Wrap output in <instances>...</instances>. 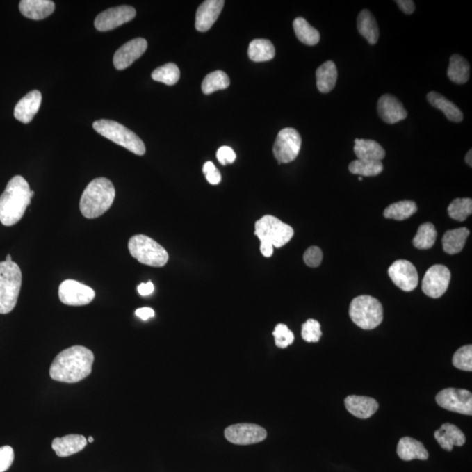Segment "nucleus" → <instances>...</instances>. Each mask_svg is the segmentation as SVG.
<instances>
[{
  "label": "nucleus",
  "instance_id": "obj_1",
  "mask_svg": "<svg viewBox=\"0 0 472 472\" xmlns=\"http://www.w3.org/2000/svg\"><path fill=\"white\" fill-rule=\"evenodd\" d=\"M94 355L90 349L74 345L56 356L50 366V377L56 382H79L92 372Z\"/></svg>",
  "mask_w": 472,
  "mask_h": 472
},
{
  "label": "nucleus",
  "instance_id": "obj_2",
  "mask_svg": "<svg viewBox=\"0 0 472 472\" xmlns=\"http://www.w3.org/2000/svg\"><path fill=\"white\" fill-rule=\"evenodd\" d=\"M35 192L22 176L10 179L4 193L0 196V222L6 227L18 223L31 204Z\"/></svg>",
  "mask_w": 472,
  "mask_h": 472
},
{
  "label": "nucleus",
  "instance_id": "obj_3",
  "mask_svg": "<svg viewBox=\"0 0 472 472\" xmlns=\"http://www.w3.org/2000/svg\"><path fill=\"white\" fill-rule=\"evenodd\" d=\"M113 183L106 178L93 179L85 188L80 200V211L85 218L96 219L104 215L114 202Z\"/></svg>",
  "mask_w": 472,
  "mask_h": 472
},
{
  "label": "nucleus",
  "instance_id": "obj_4",
  "mask_svg": "<svg viewBox=\"0 0 472 472\" xmlns=\"http://www.w3.org/2000/svg\"><path fill=\"white\" fill-rule=\"evenodd\" d=\"M22 284V273L15 261L0 263V314H8L16 307Z\"/></svg>",
  "mask_w": 472,
  "mask_h": 472
},
{
  "label": "nucleus",
  "instance_id": "obj_5",
  "mask_svg": "<svg viewBox=\"0 0 472 472\" xmlns=\"http://www.w3.org/2000/svg\"><path fill=\"white\" fill-rule=\"evenodd\" d=\"M95 131L115 144L123 146L134 154L143 156L145 154V145L141 138L133 131L129 130L117 122L101 120L94 122Z\"/></svg>",
  "mask_w": 472,
  "mask_h": 472
},
{
  "label": "nucleus",
  "instance_id": "obj_6",
  "mask_svg": "<svg viewBox=\"0 0 472 472\" xmlns=\"http://www.w3.org/2000/svg\"><path fill=\"white\" fill-rule=\"evenodd\" d=\"M349 315L357 327L364 330H373L383 320V307L376 298L371 296L355 298L350 304Z\"/></svg>",
  "mask_w": 472,
  "mask_h": 472
},
{
  "label": "nucleus",
  "instance_id": "obj_7",
  "mask_svg": "<svg viewBox=\"0 0 472 472\" xmlns=\"http://www.w3.org/2000/svg\"><path fill=\"white\" fill-rule=\"evenodd\" d=\"M128 249L135 259L148 266L163 267L169 260L168 251L156 241L144 234L132 236L129 241Z\"/></svg>",
  "mask_w": 472,
  "mask_h": 472
},
{
  "label": "nucleus",
  "instance_id": "obj_8",
  "mask_svg": "<svg viewBox=\"0 0 472 472\" xmlns=\"http://www.w3.org/2000/svg\"><path fill=\"white\" fill-rule=\"evenodd\" d=\"M254 234L261 243H268L272 244L275 247H282L292 239L294 230L277 217L265 215L256 222Z\"/></svg>",
  "mask_w": 472,
  "mask_h": 472
},
{
  "label": "nucleus",
  "instance_id": "obj_9",
  "mask_svg": "<svg viewBox=\"0 0 472 472\" xmlns=\"http://www.w3.org/2000/svg\"><path fill=\"white\" fill-rule=\"evenodd\" d=\"M302 138L293 128H284L278 133L273 147L275 158L279 164H287L298 158L301 150Z\"/></svg>",
  "mask_w": 472,
  "mask_h": 472
},
{
  "label": "nucleus",
  "instance_id": "obj_10",
  "mask_svg": "<svg viewBox=\"0 0 472 472\" xmlns=\"http://www.w3.org/2000/svg\"><path fill=\"white\" fill-rule=\"evenodd\" d=\"M58 294L60 302L70 307H83L90 304L96 297V292L92 288L71 279L60 284Z\"/></svg>",
  "mask_w": 472,
  "mask_h": 472
},
{
  "label": "nucleus",
  "instance_id": "obj_11",
  "mask_svg": "<svg viewBox=\"0 0 472 472\" xmlns=\"http://www.w3.org/2000/svg\"><path fill=\"white\" fill-rule=\"evenodd\" d=\"M437 402L444 409L462 415H472V395L464 389H446L437 393Z\"/></svg>",
  "mask_w": 472,
  "mask_h": 472
},
{
  "label": "nucleus",
  "instance_id": "obj_12",
  "mask_svg": "<svg viewBox=\"0 0 472 472\" xmlns=\"http://www.w3.org/2000/svg\"><path fill=\"white\" fill-rule=\"evenodd\" d=\"M225 437L229 443L237 446H250L266 439L267 431L252 423H239L227 427Z\"/></svg>",
  "mask_w": 472,
  "mask_h": 472
},
{
  "label": "nucleus",
  "instance_id": "obj_13",
  "mask_svg": "<svg viewBox=\"0 0 472 472\" xmlns=\"http://www.w3.org/2000/svg\"><path fill=\"white\" fill-rule=\"evenodd\" d=\"M450 282V271L444 265L430 267L424 276L422 288L428 297L438 298L446 293Z\"/></svg>",
  "mask_w": 472,
  "mask_h": 472
},
{
  "label": "nucleus",
  "instance_id": "obj_14",
  "mask_svg": "<svg viewBox=\"0 0 472 472\" xmlns=\"http://www.w3.org/2000/svg\"><path fill=\"white\" fill-rule=\"evenodd\" d=\"M136 10L130 6H120L105 10L95 19V26L101 32L111 31L130 22L136 16Z\"/></svg>",
  "mask_w": 472,
  "mask_h": 472
},
{
  "label": "nucleus",
  "instance_id": "obj_15",
  "mask_svg": "<svg viewBox=\"0 0 472 472\" xmlns=\"http://www.w3.org/2000/svg\"><path fill=\"white\" fill-rule=\"evenodd\" d=\"M389 275L393 283L404 291H412L418 285V273L416 267L409 261H395L389 267Z\"/></svg>",
  "mask_w": 472,
  "mask_h": 472
},
{
  "label": "nucleus",
  "instance_id": "obj_16",
  "mask_svg": "<svg viewBox=\"0 0 472 472\" xmlns=\"http://www.w3.org/2000/svg\"><path fill=\"white\" fill-rule=\"evenodd\" d=\"M148 44L145 39L137 38L125 43L114 54L113 63L115 69L123 70L140 58L147 49Z\"/></svg>",
  "mask_w": 472,
  "mask_h": 472
},
{
  "label": "nucleus",
  "instance_id": "obj_17",
  "mask_svg": "<svg viewBox=\"0 0 472 472\" xmlns=\"http://www.w3.org/2000/svg\"><path fill=\"white\" fill-rule=\"evenodd\" d=\"M380 118L386 124H393L406 120L407 112L406 108L396 97L392 95H383L377 105Z\"/></svg>",
  "mask_w": 472,
  "mask_h": 472
},
{
  "label": "nucleus",
  "instance_id": "obj_18",
  "mask_svg": "<svg viewBox=\"0 0 472 472\" xmlns=\"http://www.w3.org/2000/svg\"><path fill=\"white\" fill-rule=\"evenodd\" d=\"M225 4L223 0H206L196 13L195 27L199 32H206L219 18Z\"/></svg>",
  "mask_w": 472,
  "mask_h": 472
},
{
  "label": "nucleus",
  "instance_id": "obj_19",
  "mask_svg": "<svg viewBox=\"0 0 472 472\" xmlns=\"http://www.w3.org/2000/svg\"><path fill=\"white\" fill-rule=\"evenodd\" d=\"M42 96L39 90H33L19 100L15 108V117L23 124H29L33 120L42 104Z\"/></svg>",
  "mask_w": 472,
  "mask_h": 472
},
{
  "label": "nucleus",
  "instance_id": "obj_20",
  "mask_svg": "<svg viewBox=\"0 0 472 472\" xmlns=\"http://www.w3.org/2000/svg\"><path fill=\"white\" fill-rule=\"evenodd\" d=\"M345 405L348 412L359 419L370 418L379 409L377 400L366 396H350L346 397Z\"/></svg>",
  "mask_w": 472,
  "mask_h": 472
},
{
  "label": "nucleus",
  "instance_id": "obj_21",
  "mask_svg": "<svg viewBox=\"0 0 472 472\" xmlns=\"http://www.w3.org/2000/svg\"><path fill=\"white\" fill-rule=\"evenodd\" d=\"M88 440L81 434H67L63 437L54 438L52 449L58 457H66L80 453L86 447Z\"/></svg>",
  "mask_w": 472,
  "mask_h": 472
},
{
  "label": "nucleus",
  "instance_id": "obj_22",
  "mask_svg": "<svg viewBox=\"0 0 472 472\" xmlns=\"http://www.w3.org/2000/svg\"><path fill=\"white\" fill-rule=\"evenodd\" d=\"M434 436L440 446L447 451L453 450L454 446H463L466 440L459 428L451 423H444Z\"/></svg>",
  "mask_w": 472,
  "mask_h": 472
},
{
  "label": "nucleus",
  "instance_id": "obj_23",
  "mask_svg": "<svg viewBox=\"0 0 472 472\" xmlns=\"http://www.w3.org/2000/svg\"><path fill=\"white\" fill-rule=\"evenodd\" d=\"M56 5L50 0H22L19 11L26 18L40 20L46 19L54 12Z\"/></svg>",
  "mask_w": 472,
  "mask_h": 472
},
{
  "label": "nucleus",
  "instance_id": "obj_24",
  "mask_svg": "<svg viewBox=\"0 0 472 472\" xmlns=\"http://www.w3.org/2000/svg\"><path fill=\"white\" fill-rule=\"evenodd\" d=\"M397 454L400 459L404 461L427 460L429 458V453L423 444L414 438L407 437L400 440L397 446Z\"/></svg>",
  "mask_w": 472,
  "mask_h": 472
},
{
  "label": "nucleus",
  "instance_id": "obj_25",
  "mask_svg": "<svg viewBox=\"0 0 472 472\" xmlns=\"http://www.w3.org/2000/svg\"><path fill=\"white\" fill-rule=\"evenodd\" d=\"M355 154L361 161H382L386 152L382 146L371 139H355Z\"/></svg>",
  "mask_w": 472,
  "mask_h": 472
},
{
  "label": "nucleus",
  "instance_id": "obj_26",
  "mask_svg": "<svg viewBox=\"0 0 472 472\" xmlns=\"http://www.w3.org/2000/svg\"><path fill=\"white\" fill-rule=\"evenodd\" d=\"M427 99L434 108L443 112L448 120L454 123H460L464 120V115L459 108L453 101L448 100L446 97L441 96L437 92H430L428 94Z\"/></svg>",
  "mask_w": 472,
  "mask_h": 472
},
{
  "label": "nucleus",
  "instance_id": "obj_27",
  "mask_svg": "<svg viewBox=\"0 0 472 472\" xmlns=\"http://www.w3.org/2000/svg\"><path fill=\"white\" fill-rule=\"evenodd\" d=\"M318 90L321 93L327 94L334 90L338 79V70L335 63L332 60L322 64L316 72Z\"/></svg>",
  "mask_w": 472,
  "mask_h": 472
},
{
  "label": "nucleus",
  "instance_id": "obj_28",
  "mask_svg": "<svg viewBox=\"0 0 472 472\" xmlns=\"http://www.w3.org/2000/svg\"><path fill=\"white\" fill-rule=\"evenodd\" d=\"M357 27L359 33L368 40L369 44L375 45L378 42L380 31L375 16L368 10H363L358 16Z\"/></svg>",
  "mask_w": 472,
  "mask_h": 472
},
{
  "label": "nucleus",
  "instance_id": "obj_29",
  "mask_svg": "<svg viewBox=\"0 0 472 472\" xmlns=\"http://www.w3.org/2000/svg\"><path fill=\"white\" fill-rule=\"evenodd\" d=\"M470 231L466 227L447 231L443 237V250L447 254H455L464 249Z\"/></svg>",
  "mask_w": 472,
  "mask_h": 472
},
{
  "label": "nucleus",
  "instance_id": "obj_30",
  "mask_svg": "<svg viewBox=\"0 0 472 472\" xmlns=\"http://www.w3.org/2000/svg\"><path fill=\"white\" fill-rule=\"evenodd\" d=\"M450 81L457 84L466 83L470 77V65L465 58L459 54H454L450 57V66L447 71Z\"/></svg>",
  "mask_w": 472,
  "mask_h": 472
},
{
  "label": "nucleus",
  "instance_id": "obj_31",
  "mask_svg": "<svg viewBox=\"0 0 472 472\" xmlns=\"http://www.w3.org/2000/svg\"><path fill=\"white\" fill-rule=\"evenodd\" d=\"M249 57L256 63L268 62L272 60L276 54L273 44L268 40H254L249 47Z\"/></svg>",
  "mask_w": 472,
  "mask_h": 472
},
{
  "label": "nucleus",
  "instance_id": "obj_32",
  "mask_svg": "<svg viewBox=\"0 0 472 472\" xmlns=\"http://www.w3.org/2000/svg\"><path fill=\"white\" fill-rule=\"evenodd\" d=\"M293 29L298 39L308 46H315L320 40V33L311 26L304 18H297L293 22Z\"/></svg>",
  "mask_w": 472,
  "mask_h": 472
},
{
  "label": "nucleus",
  "instance_id": "obj_33",
  "mask_svg": "<svg viewBox=\"0 0 472 472\" xmlns=\"http://www.w3.org/2000/svg\"><path fill=\"white\" fill-rule=\"evenodd\" d=\"M417 212L416 204L411 200H402L392 204L385 209L384 217L386 219L404 220L409 219Z\"/></svg>",
  "mask_w": 472,
  "mask_h": 472
},
{
  "label": "nucleus",
  "instance_id": "obj_34",
  "mask_svg": "<svg viewBox=\"0 0 472 472\" xmlns=\"http://www.w3.org/2000/svg\"><path fill=\"white\" fill-rule=\"evenodd\" d=\"M229 85L230 80L227 74L223 71L217 70L206 76L202 88L204 94L210 95L215 91L225 90Z\"/></svg>",
  "mask_w": 472,
  "mask_h": 472
},
{
  "label": "nucleus",
  "instance_id": "obj_35",
  "mask_svg": "<svg viewBox=\"0 0 472 472\" xmlns=\"http://www.w3.org/2000/svg\"><path fill=\"white\" fill-rule=\"evenodd\" d=\"M436 227L431 223H424L419 227L413 239L414 246L419 250H429L434 246L437 240Z\"/></svg>",
  "mask_w": 472,
  "mask_h": 472
},
{
  "label": "nucleus",
  "instance_id": "obj_36",
  "mask_svg": "<svg viewBox=\"0 0 472 472\" xmlns=\"http://www.w3.org/2000/svg\"><path fill=\"white\" fill-rule=\"evenodd\" d=\"M349 171L352 174L359 176H377L383 171V164L382 161H352L349 165Z\"/></svg>",
  "mask_w": 472,
  "mask_h": 472
},
{
  "label": "nucleus",
  "instance_id": "obj_37",
  "mask_svg": "<svg viewBox=\"0 0 472 472\" xmlns=\"http://www.w3.org/2000/svg\"><path fill=\"white\" fill-rule=\"evenodd\" d=\"M179 77H181V71L174 63H168L159 67L152 74V79L169 85V86L178 83Z\"/></svg>",
  "mask_w": 472,
  "mask_h": 472
},
{
  "label": "nucleus",
  "instance_id": "obj_38",
  "mask_svg": "<svg viewBox=\"0 0 472 472\" xmlns=\"http://www.w3.org/2000/svg\"><path fill=\"white\" fill-rule=\"evenodd\" d=\"M471 213L472 200L469 198L455 199L448 208V213L450 218L458 222H464L471 215Z\"/></svg>",
  "mask_w": 472,
  "mask_h": 472
},
{
  "label": "nucleus",
  "instance_id": "obj_39",
  "mask_svg": "<svg viewBox=\"0 0 472 472\" xmlns=\"http://www.w3.org/2000/svg\"><path fill=\"white\" fill-rule=\"evenodd\" d=\"M453 365L464 371H472V346L464 345L457 350L453 356Z\"/></svg>",
  "mask_w": 472,
  "mask_h": 472
},
{
  "label": "nucleus",
  "instance_id": "obj_40",
  "mask_svg": "<svg viewBox=\"0 0 472 472\" xmlns=\"http://www.w3.org/2000/svg\"><path fill=\"white\" fill-rule=\"evenodd\" d=\"M322 336L321 325L315 319H308L302 325V338L309 343L318 342Z\"/></svg>",
  "mask_w": 472,
  "mask_h": 472
},
{
  "label": "nucleus",
  "instance_id": "obj_41",
  "mask_svg": "<svg viewBox=\"0 0 472 472\" xmlns=\"http://www.w3.org/2000/svg\"><path fill=\"white\" fill-rule=\"evenodd\" d=\"M275 343L277 348L284 349L294 342V334L286 325L278 324L273 332Z\"/></svg>",
  "mask_w": 472,
  "mask_h": 472
},
{
  "label": "nucleus",
  "instance_id": "obj_42",
  "mask_svg": "<svg viewBox=\"0 0 472 472\" xmlns=\"http://www.w3.org/2000/svg\"><path fill=\"white\" fill-rule=\"evenodd\" d=\"M323 260V252L318 247H311L305 251L304 261L309 267L317 268L321 264Z\"/></svg>",
  "mask_w": 472,
  "mask_h": 472
},
{
  "label": "nucleus",
  "instance_id": "obj_43",
  "mask_svg": "<svg viewBox=\"0 0 472 472\" xmlns=\"http://www.w3.org/2000/svg\"><path fill=\"white\" fill-rule=\"evenodd\" d=\"M15 460V453L12 447H0V472H5L12 466Z\"/></svg>",
  "mask_w": 472,
  "mask_h": 472
},
{
  "label": "nucleus",
  "instance_id": "obj_44",
  "mask_svg": "<svg viewBox=\"0 0 472 472\" xmlns=\"http://www.w3.org/2000/svg\"><path fill=\"white\" fill-rule=\"evenodd\" d=\"M203 172L206 176V181L211 185H218L222 181V175L212 162H206L204 165Z\"/></svg>",
  "mask_w": 472,
  "mask_h": 472
},
{
  "label": "nucleus",
  "instance_id": "obj_45",
  "mask_svg": "<svg viewBox=\"0 0 472 472\" xmlns=\"http://www.w3.org/2000/svg\"><path fill=\"white\" fill-rule=\"evenodd\" d=\"M217 159L222 165L233 164L236 161V154L229 146H222L217 151Z\"/></svg>",
  "mask_w": 472,
  "mask_h": 472
},
{
  "label": "nucleus",
  "instance_id": "obj_46",
  "mask_svg": "<svg viewBox=\"0 0 472 472\" xmlns=\"http://www.w3.org/2000/svg\"><path fill=\"white\" fill-rule=\"evenodd\" d=\"M396 4L398 5L400 10L406 15H411L415 12L416 6L413 1L411 0H399V1H396Z\"/></svg>",
  "mask_w": 472,
  "mask_h": 472
},
{
  "label": "nucleus",
  "instance_id": "obj_47",
  "mask_svg": "<svg viewBox=\"0 0 472 472\" xmlns=\"http://www.w3.org/2000/svg\"><path fill=\"white\" fill-rule=\"evenodd\" d=\"M136 315H137L139 318H141L142 320L145 321L148 320L149 318H154L155 312L152 308L143 307L139 308L136 311Z\"/></svg>",
  "mask_w": 472,
  "mask_h": 472
},
{
  "label": "nucleus",
  "instance_id": "obj_48",
  "mask_svg": "<svg viewBox=\"0 0 472 472\" xmlns=\"http://www.w3.org/2000/svg\"><path fill=\"white\" fill-rule=\"evenodd\" d=\"M138 291L143 297L149 296L154 291V285L151 281L146 284H141L138 287Z\"/></svg>",
  "mask_w": 472,
  "mask_h": 472
},
{
  "label": "nucleus",
  "instance_id": "obj_49",
  "mask_svg": "<svg viewBox=\"0 0 472 472\" xmlns=\"http://www.w3.org/2000/svg\"><path fill=\"white\" fill-rule=\"evenodd\" d=\"M260 250L265 257H270L274 253V247L270 243H261Z\"/></svg>",
  "mask_w": 472,
  "mask_h": 472
},
{
  "label": "nucleus",
  "instance_id": "obj_50",
  "mask_svg": "<svg viewBox=\"0 0 472 472\" xmlns=\"http://www.w3.org/2000/svg\"><path fill=\"white\" fill-rule=\"evenodd\" d=\"M471 154H472V152H471V150H470V151L468 152V154H466V157H465V161H466L467 165H470L471 168L472 166Z\"/></svg>",
  "mask_w": 472,
  "mask_h": 472
},
{
  "label": "nucleus",
  "instance_id": "obj_51",
  "mask_svg": "<svg viewBox=\"0 0 472 472\" xmlns=\"http://www.w3.org/2000/svg\"><path fill=\"white\" fill-rule=\"evenodd\" d=\"M6 261H12V257L11 254H8V257H6Z\"/></svg>",
  "mask_w": 472,
  "mask_h": 472
},
{
  "label": "nucleus",
  "instance_id": "obj_52",
  "mask_svg": "<svg viewBox=\"0 0 472 472\" xmlns=\"http://www.w3.org/2000/svg\"><path fill=\"white\" fill-rule=\"evenodd\" d=\"M88 443H93V441H94L93 437H88Z\"/></svg>",
  "mask_w": 472,
  "mask_h": 472
},
{
  "label": "nucleus",
  "instance_id": "obj_53",
  "mask_svg": "<svg viewBox=\"0 0 472 472\" xmlns=\"http://www.w3.org/2000/svg\"><path fill=\"white\" fill-rule=\"evenodd\" d=\"M362 179H362V177H359V181H362Z\"/></svg>",
  "mask_w": 472,
  "mask_h": 472
}]
</instances>
